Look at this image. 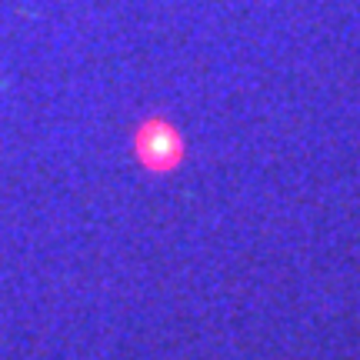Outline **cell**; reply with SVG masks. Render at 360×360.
Returning a JSON list of instances; mask_svg holds the SVG:
<instances>
[{
  "label": "cell",
  "instance_id": "obj_1",
  "mask_svg": "<svg viewBox=\"0 0 360 360\" xmlns=\"http://www.w3.org/2000/svg\"><path fill=\"white\" fill-rule=\"evenodd\" d=\"M130 147H134V157L147 174H174V170L184 164L187 157V143H184V134L177 130L174 120L167 117H147L134 127V137H130Z\"/></svg>",
  "mask_w": 360,
  "mask_h": 360
}]
</instances>
